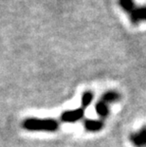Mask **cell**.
<instances>
[{
  "mask_svg": "<svg viewBox=\"0 0 146 147\" xmlns=\"http://www.w3.org/2000/svg\"><path fill=\"white\" fill-rule=\"evenodd\" d=\"M119 5L127 14L137 6L134 0H119Z\"/></svg>",
  "mask_w": 146,
  "mask_h": 147,
  "instance_id": "8",
  "label": "cell"
},
{
  "mask_svg": "<svg viewBox=\"0 0 146 147\" xmlns=\"http://www.w3.org/2000/svg\"><path fill=\"white\" fill-rule=\"evenodd\" d=\"M120 98V95L118 93L117 91H113V90H110V91L105 92L102 97V101L105 102V104H111V102H115L117 101H119Z\"/></svg>",
  "mask_w": 146,
  "mask_h": 147,
  "instance_id": "6",
  "label": "cell"
},
{
  "mask_svg": "<svg viewBox=\"0 0 146 147\" xmlns=\"http://www.w3.org/2000/svg\"><path fill=\"white\" fill-rule=\"evenodd\" d=\"M83 116H85V110L83 108L67 110L61 115V121L64 123H75V121L82 120Z\"/></svg>",
  "mask_w": 146,
  "mask_h": 147,
  "instance_id": "3",
  "label": "cell"
},
{
  "mask_svg": "<svg viewBox=\"0 0 146 147\" xmlns=\"http://www.w3.org/2000/svg\"><path fill=\"white\" fill-rule=\"evenodd\" d=\"M85 130L88 132H98L104 128V121L102 120H92V119H87L83 123Z\"/></svg>",
  "mask_w": 146,
  "mask_h": 147,
  "instance_id": "5",
  "label": "cell"
},
{
  "mask_svg": "<svg viewBox=\"0 0 146 147\" xmlns=\"http://www.w3.org/2000/svg\"><path fill=\"white\" fill-rule=\"evenodd\" d=\"M93 98H94V95L91 91H85L82 96V100H81V104H82V108L85 109L86 107H88L90 104L93 101Z\"/></svg>",
  "mask_w": 146,
  "mask_h": 147,
  "instance_id": "9",
  "label": "cell"
},
{
  "mask_svg": "<svg viewBox=\"0 0 146 147\" xmlns=\"http://www.w3.org/2000/svg\"><path fill=\"white\" fill-rule=\"evenodd\" d=\"M130 142L135 147H146V125L130 135Z\"/></svg>",
  "mask_w": 146,
  "mask_h": 147,
  "instance_id": "4",
  "label": "cell"
},
{
  "mask_svg": "<svg viewBox=\"0 0 146 147\" xmlns=\"http://www.w3.org/2000/svg\"><path fill=\"white\" fill-rule=\"evenodd\" d=\"M22 127L28 131H44L55 132L59 128V121L54 119H38L27 118L23 121Z\"/></svg>",
  "mask_w": 146,
  "mask_h": 147,
  "instance_id": "1",
  "label": "cell"
},
{
  "mask_svg": "<svg viewBox=\"0 0 146 147\" xmlns=\"http://www.w3.org/2000/svg\"><path fill=\"white\" fill-rule=\"evenodd\" d=\"M96 112H97V114L100 116L102 119H105L106 117H108V115H109V108H108V105L105 104L102 101H100L98 102L97 104H96Z\"/></svg>",
  "mask_w": 146,
  "mask_h": 147,
  "instance_id": "7",
  "label": "cell"
},
{
  "mask_svg": "<svg viewBox=\"0 0 146 147\" xmlns=\"http://www.w3.org/2000/svg\"><path fill=\"white\" fill-rule=\"evenodd\" d=\"M128 16L133 25H139L141 21H146V5L136 6L128 13Z\"/></svg>",
  "mask_w": 146,
  "mask_h": 147,
  "instance_id": "2",
  "label": "cell"
}]
</instances>
